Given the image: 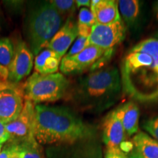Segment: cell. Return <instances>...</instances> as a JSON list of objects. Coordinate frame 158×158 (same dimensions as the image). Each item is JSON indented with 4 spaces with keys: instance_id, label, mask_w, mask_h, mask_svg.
Wrapping results in <instances>:
<instances>
[{
    "instance_id": "6da1fadb",
    "label": "cell",
    "mask_w": 158,
    "mask_h": 158,
    "mask_svg": "<svg viewBox=\"0 0 158 158\" xmlns=\"http://www.w3.org/2000/svg\"><path fill=\"white\" fill-rule=\"evenodd\" d=\"M119 72L127 96L143 104L158 102V39L143 40L130 48Z\"/></svg>"
},
{
    "instance_id": "7a4b0ae2",
    "label": "cell",
    "mask_w": 158,
    "mask_h": 158,
    "mask_svg": "<svg viewBox=\"0 0 158 158\" xmlns=\"http://www.w3.org/2000/svg\"><path fill=\"white\" fill-rule=\"evenodd\" d=\"M34 136L42 146L72 144L98 136L95 127L70 108L35 105Z\"/></svg>"
},
{
    "instance_id": "3957f363",
    "label": "cell",
    "mask_w": 158,
    "mask_h": 158,
    "mask_svg": "<svg viewBox=\"0 0 158 158\" xmlns=\"http://www.w3.org/2000/svg\"><path fill=\"white\" fill-rule=\"evenodd\" d=\"M122 92L119 70L109 67L81 76L71 85L67 97L79 109L100 113L113 106Z\"/></svg>"
},
{
    "instance_id": "277c9868",
    "label": "cell",
    "mask_w": 158,
    "mask_h": 158,
    "mask_svg": "<svg viewBox=\"0 0 158 158\" xmlns=\"http://www.w3.org/2000/svg\"><path fill=\"white\" fill-rule=\"evenodd\" d=\"M64 21L50 1H30L27 3L23 31L26 43L35 57L47 48Z\"/></svg>"
},
{
    "instance_id": "5b68a950",
    "label": "cell",
    "mask_w": 158,
    "mask_h": 158,
    "mask_svg": "<svg viewBox=\"0 0 158 158\" xmlns=\"http://www.w3.org/2000/svg\"><path fill=\"white\" fill-rule=\"evenodd\" d=\"M70 81L60 73L40 74L34 72L22 86L25 100L35 105L53 102L68 95Z\"/></svg>"
},
{
    "instance_id": "8992f818",
    "label": "cell",
    "mask_w": 158,
    "mask_h": 158,
    "mask_svg": "<svg viewBox=\"0 0 158 158\" xmlns=\"http://www.w3.org/2000/svg\"><path fill=\"white\" fill-rule=\"evenodd\" d=\"M46 158H103L99 135L72 144L45 148Z\"/></svg>"
},
{
    "instance_id": "52a82bcc",
    "label": "cell",
    "mask_w": 158,
    "mask_h": 158,
    "mask_svg": "<svg viewBox=\"0 0 158 158\" xmlns=\"http://www.w3.org/2000/svg\"><path fill=\"white\" fill-rule=\"evenodd\" d=\"M0 79V122L4 125L14 121L24 104L22 86Z\"/></svg>"
},
{
    "instance_id": "ba28073f",
    "label": "cell",
    "mask_w": 158,
    "mask_h": 158,
    "mask_svg": "<svg viewBox=\"0 0 158 158\" xmlns=\"http://www.w3.org/2000/svg\"><path fill=\"white\" fill-rule=\"evenodd\" d=\"M108 50L89 45L79 54L62 59L59 70L64 76H76L91 70Z\"/></svg>"
},
{
    "instance_id": "9c48e42d",
    "label": "cell",
    "mask_w": 158,
    "mask_h": 158,
    "mask_svg": "<svg viewBox=\"0 0 158 158\" xmlns=\"http://www.w3.org/2000/svg\"><path fill=\"white\" fill-rule=\"evenodd\" d=\"M127 29L122 19L106 25L95 23L89 37V44L104 50L114 49L125 39Z\"/></svg>"
},
{
    "instance_id": "30bf717a",
    "label": "cell",
    "mask_w": 158,
    "mask_h": 158,
    "mask_svg": "<svg viewBox=\"0 0 158 158\" xmlns=\"http://www.w3.org/2000/svg\"><path fill=\"white\" fill-rule=\"evenodd\" d=\"M35 105L25 100L23 109L14 121L5 124V128L9 134V142L19 143L34 136Z\"/></svg>"
},
{
    "instance_id": "8fae6325",
    "label": "cell",
    "mask_w": 158,
    "mask_h": 158,
    "mask_svg": "<svg viewBox=\"0 0 158 158\" xmlns=\"http://www.w3.org/2000/svg\"><path fill=\"white\" fill-rule=\"evenodd\" d=\"M34 55L25 40H20L15 45L14 56L8 68L7 81L19 84L30 74L34 65Z\"/></svg>"
},
{
    "instance_id": "7c38bea8",
    "label": "cell",
    "mask_w": 158,
    "mask_h": 158,
    "mask_svg": "<svg viewBox=\"0 0 158 158\" xmlns=\"http://www.w3.org/2000/svg\"><path fill=\"white\" fill-rule=\"evenodd\" d=\"M126 133L119 116L114 109L104 118L102 125V141L106 148H121L125 143Z\"/></svg>"
},
{
    "instance_id": "4fadbf2b",
    "label": "cell",
    "mask_w": 158,
    "mask_h": 158,
    "mask_svg": "<svg viewBox=\"0 0 158 158\" xmlns=\"http://www.w3.org/2000/svg\"><path fill=\"white\" fill-rule=\"evenodd\" d=\"M78 36V23L73 16L65 20L64 24L51 39L47 48L64 57Z\"/></svg>"
},
{
    "instance_id": "5bb4252c",
    "label": "cell",
    "mask_w": 158,
    "mask_h": 158,
    "mask_svg": "<svg viewBox=\"0 0 158 158\" xmlns=\"http://www.w3.org/2000/svg\"><path fill=\"white\" fill-rule=\"evenodd\" d=\"M90 9L98 24H110L122 19L116 0H92Z\"/></svg>"
},
{
    "instance_id": "9a60e30c",
    "label": "cell",
    "mask_w": 158,
    "mask_h": 158,
    "mask_svg": "<svg viewBox=\"0 0 158 158\" xmlns=\"http://www.w3.org/2000/svg\"><path fill=\"white\" fill-rule=\"evenodd\" d=\"M122 125L128 136L135 135L138 133L139 125V108L135 102H127L116 108Z\"/></svg>"
},
{
    "instance_id": "2e32d148",
    "label": "cell",
    "mask_w": 158,
    "mask_h": 158,
    "mask_svg": "<svg viewBox=\"0 0 158 158\" xmlns=\"http://www.w3.org/2000/svg\"><path fill=\"white\" fill-rule=\"evenodd\" d=\"M62 57L48 48L43 49L35 56V72L40 74L56 73L59 70Z\"/></svg>"
},
{
    "instance_id": "e0dca14e",
    "label": "cell",
    "mask_w": 158,
    "mask_h": 158,
    "mask_svg": "<svg viewBox=\"0 0 158 158\" xmlns=\"http://www.w3.org/2000/svg\"><path fill=\"white\" fill-rule=\"evenodd\" d=\"M134 149L143 158H158V141L144 132H138L133 136Z\"/></svg>"
},
{
    "instance_id": "ac0fdd59",
    "label": "cell",
    "mask_w": 158,
    "mask_h": 158,
    "mask_svg": "<svg viewBox=\"0 0 158 158\" xmlns=\"http://www.w3.org/2000/svg\"><path fill=\"white\" fill-rule=\"evenodd\" d=\"M118 5L120 16L127 28L135 27L141 15V2L138 0H119Z\"/></svg>"
},
{
    "instance_id": "d6986e66",
    "label": "cell",
    "mask_w": 158,
    "mask_h": 158,
    "mask_svg": "<svg viewBox=\"0 0 158 158\" xmlns=\"http://www.w3.org/2000/svg\"><path fill=\"white\" fill-rule=\"evenodd\" d=\"M15 144L22 158H46L45 149L36 141L35 137Z\"/></svg>"
},
{
    "instance_id": "ffe728a7",
    "label": "cell",
    "mask_w": 158,
    "mask_h": 158,
    "mask_svg": "<svg viewBox=\"0 0 158 158\" xmlns=\"http://www.w3.org/2000/svg\"><path fill=\"white\" fill-rule=\"evenodd\" d=\"M77 23H78L79 36L89 38L92 27L95 24V20L90 8L82 7L80 9Z\"/></svg>"
},
{
    "instance_id": "44dd1931",
    "label": "cell",
    "mask_w": 158,
    "mask_h": 158,
    "mask_svg": "<svg viewBox=\"0 0 158 158\" xmlns=\"http://www.w3.org/2000/svg\"><path fill=\"white\" fill-rule=\"evenodd\" d=\"M15 45L8 37L0 38V65L8 70L14 56Z\"/></svg>"
},
{
    "instance_id": "7402d4cb",
    "label": "cell",
    "mask_w": 158,
    "mask_h": 158,
    "mask_svg": "<svg viewBox=\"0 0 158 158\" xmlns=\"http://www.w3.org/2000/svg\"><path fill=\"white\" fill-rule=\"evenodd\" d=\"M50 2L65 20L73 16L77 9L76 2L74 0H52Z\"/></svg>"
},
{
    "instance_id": "603a6c76",
    "label": "cell",
    "mask_w": 158,
    "mask_h": 158,
    "mask_svg": "<svg viewBox=\"0 0 158 158\" xmlns=\"http://www.w3.org/2000/svg\"><path fill=\"white\" fill-rule=\"evenodd\" d=\"M89 41L88 37H85L82 36H78L75 42L73 43L71 47L69 49L67 54H65L66 56H72L76 55L84 51L85 48H87L89 45Z\"/></svg>"
},
{
    "instance_id": "cb8c5ba5",
    "label": "cell",
    "mask_w": 158,
    "mask_h": 158,
    "mask_svg": "<svg viewBox=\"0 0 158 158\" xmlns=\"http://www.w3.org/2000/svg\"><path fill=\"white\" fill-rule=\"evenodd\" d=\"M143 128L148 135L158 141V116L146 120L143 124Z\"/></svg>"
},
{
    "instance_id": "d4e9b609",
    "label": "cell",
    "mask_w": 158,
    "mask_h": 158,
    "mask_svg": "<svg viewBox=\"0 0 158 158\" xmlns=\"http://www.w3.org/2000/svg\"><path fill=\"white\" fill-rule=\"evenodd\" d=\"M104 158H129V155L120 148H106Z\"/></svg>"
},
{
    "instance_id": "484cf974",
    "label": "cell",
    "mask_w": 158,
    "mask_h": 158,
    "mask_svg": "<svg viewBox=\"0 0 158 158\" xmlns=\"http://www.w3.org/2000/svg\"><path fill=\"white\" fill-rule=\"evenodd\" d=\"M5 145L7 146V150H8V158H22L18 150L16 144L7 141Z\"/></svg>"
},
{
    "instance_id": "4316f807",
    "label": "cell",
    "mask_w": 158,
    "mask_h": 158,
    "mask_svg": "<svg viewBox=\"0 0 158 158\" xmlns=\"http://www.w3.org/2000/svg\"><path fill=\"white\" fill-rule=\"evenodd\" d=\"M9 134L6 131L5 125L0 122V143L5 144L9 141Z\"/></svg>"
},
{
    "instance_id": "83f0119b",
    "label": "cell",
    "mask_w": 158,
    "mask_h": 158,
    "mask_svg": "<svg viewBox=\"0 0 158 158\" xmlns=\"http://www.w3.org/2000/svg\"><path fill=\"white\" fill-rule=\"evenodd\" d=\"M77 8H82V7H91V1L89 0H76Z\"/></svg>"
},
{
    "instance_id": "f1b7e54d",
    "label": "cell",
    "mask_w": 158,
    "mask_h": 158,
    "mask_svg": "<svg viewBox=\"0 0 158 158\" xmlns=\"http://www.w3.org/2000/svg\"><path fill=\"white\" fill-rule=\"evenodd\" d=\"M8 78V70L5 67L0 65V79L7 81Z\"/></svg>"
},
{
    "instance_id": "f546056e",
    "label": "cell",
    "mask_w": 158,
    "mask_h": 158,
    "mask_svg": "<svg viewBox=\"0 0 158 158\" xmlns=\"http://www.w3.org/2000/svg\"><path fill=\"white\" fill-rule=\"evenodd\" d=\"M0 158H8V150L6 145L4 146L0 152Z\"/></svg>"
},
{
    "instance_id": "4dcf8cb0",
    "label": "cell",
    "mask_w": 158,
    "mask_h": 158,
    "mask_svg": "<svg viewBox=\"0 0 158 158\" xmlns=\"http://www.w3.org/2000/svg\"><path fill=\"white\" fill-rule=\"evenodd\" d=\"M129 158H143V157H142V156L140 155V154L138 153L135 149H132L131 152L130 154Z\"/></svg>"
},
{
    "instance_id": "1f68e13d",
    "label": "cell",
    "mask_w": 158,
    "mask_h": 158,
    "mask_svg": "<svg viewBox=\"0 0 158 158\" xmlns=\"http://www.w3.org/2000/svg\"><path fill=\"white\" fill-rule=\"evenodd\" d=\"M153 13L155 19L158 21V1L155 2L153 5Z\"/></svg>"
},
{
    "instance_id": "d6a6232c",
    "label": "cell",
    "mask_w": 158,
    "mask_h": 158,
    "mask_svg": "<svg viewBox=\"0 0 158 158\" xmlns=\"http://www.w3.org/2000/svg\"><path fill=\"white\" fill-rule=\"evenodd\" d=\"M152 37H154V38H156V39H158V30L156 31L155 34H154Z\"/></svg>"
},
{
    "instance_id": "836d02e7",
    "label": "cell",
    "mask_w": 158,
    "mask_h": 158,
    "mask_svg": "<svg viewBox=\"0 0 158 158\" xmlns=\"http://www.w3.org/2000/svg\"><path fill=\"white\" fill-rule=\"evenodd\" d=\"M3 147H4V144L0 143V152H1V151H2V149Z\"/></svg>"
}]
</instances>
